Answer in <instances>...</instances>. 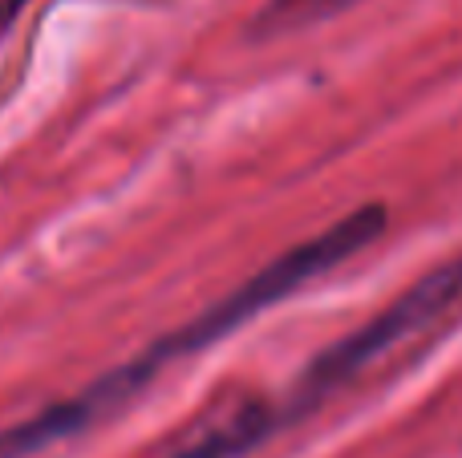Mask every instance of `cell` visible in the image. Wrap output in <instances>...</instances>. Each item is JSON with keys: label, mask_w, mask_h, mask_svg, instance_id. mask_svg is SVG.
I'll use <instances>...</instances> for the list:
<instances>
[{"label": "cell", "mask_w": 462, "mask_h": 458, "mask_svg": "<svg viewBox=\"0 0 462 458\" xmlns=\"http://www.w3.org/2000/svg\"><path fill=\"white\" fill-rule=\"evenodd\" d=\"M382 232H385V207L382 203H365V207L349 211V215L337 219V224L325 227L320 235L296 243V248H288L284 256H276L272 264H263L260 272L247 276L236 292H227V297L216 300L203 316H195L191 325L175 329L167 341L151 345L130 365H134V373L143 381H151L154 373L167 370L171 362L216 345V341H224L227 333H236L239 325H247L252 316L268 313L272 305H280V300H288L292 292L309 289L312 280H320V276H328L333 268H341L345 260H353L361 248H369L374 240H382Z\"/></svg>", "instance_id": "cell-1"}, {"label": "cell", "mask_w": 462, "mask_h": 458, "mask_svg": "<svg viewBox=\"0 0 462 458\" xmlns=\"http://www.w3.org/2000/svg\"><path fill=\"white\" fill-rule=\"evenodd\" d=\"M458 305H462V256L447 260L434 272H426L398 300H390L382 313H374L365 325H357L341 341H333L325 353L312 357V365L300 373V381L280 402L284 426L304 418V414H312L317 406H325L341 389H349L369 370H377L393 353H402L410 341L434 333Z\"/></svg>", "instance_id": "cell-2"}, {"label": "cell", "mask_w": 462, "mask_h": 458, "mask_svg": "<svg viewBox=\"0 0 462 458\" xmlns=\"http://www.w3.org/2000/svg\"><path fill=\"white\" fill-rule=\"evenodd\" d=\"M284 426L280 402L268 398H236L224 410H216L203 426H195L179 446H171L162 458H244L260 443H268Z\"/></svg>", "instance_id": "cell-3"}, {"label": "cell", "mask_w": 462, "mask_h": 458, "mask_svg": "<svg viewBox=\"0 0 462 458\" xmlns=\"http://www.w3.org/2000/svg\"><path fill=\"white\" fill-rule=\"evenodd\" d=\"M357 0H268L263 13L255 16V32L260 37H284V32L309 29V24H320L328 16L353 8Z\"/></svg>", "instance_id": "cell-4"}, {"label": "cell", "mask_w": 462, "mask_h": 458, "mask_svg": "<svg viewBox=\"0 0 462 458\" xmlns=\"http://www.w3.org/2000/svg\"><path fill=\"white\" fill-rule=\"evenodd\" d=\"M16 8H21V0H5V8H0V21H5L8 13H16Z\"/></svg>", "instance_id": "cell-5"}]
</instances>
